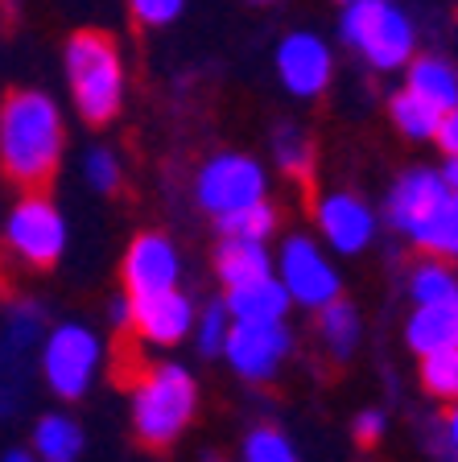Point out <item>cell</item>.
I'll use <instances>...</instances> for the list:
<instances>
[{
  "mask_svg": "<svg viewBox=\"0 0 458 462\" xmlns=\"http://www.w3.org/2000/svg\"><path fill=\"white\" fill-rule=\"evenodd\" d=\"M67 120L42 87H13L0 104V173L21 190H46L62 165Z\"/></svg>",
  "mask_w": 458,
  "mask_h": 462,
  "instance_id": "obj_1",
  "label": "cell"
},
{
  "mask_svg": "<svg viewBox=\"0 0 458 462\" xmlns=\"http://www.w3.org/2000/svg\"><path fill=\"white\" fill-rule=\"evenodd\" d=\"M70 104L91 128L112 125L125 107V54L104 29H75L62 46Z\"/></svg>",
  "mask_w": 458,
  "mask_h": 462,
  "instance_id": "obj_2",
  "label": "cell"
},
{
  "mask_svg": "<svg viewBox=\"0 0 458 462\" xmlns=\"http://www.w3.org/2000/svg\"><path fill=\"white\" fill-rule=\"evenodd\" d=\"M194 413H199V384L194 375L182 364H149L141 375L133 380V404H128V417H133V433L136 442L153 446V450H165L191 430Z\"/></svg>",
  "mask_w": 458,
  "mask_h": 462,
  "instance_id": "obj_3",
  "label": "cell"
},
{
  "mask_svg": "<svg viewBox=\"0 0 458 462\" xmlns=\"http://www.w3.org/2000/svg\"><path fill=\"white\" fill-rule=\"evenodd\" d=\"M339 38L372 70H405L417 54V25L397 0H351L339 13Z\"/></svg>",
  "mask_w": 458,
  "mask_h": 462,
  "instance_id": "obj_4",
  "label": "cell"
},
{
  "mask_svg": "<svg viewBox=\"0 0 458 462\" xmlns=\"http://www.w3.org/2000/svg\"><path fill=\"white\" fill-rule=\"evenodd\" d=\"M99 364H104V343L83 322H58L42 338V380L58 401H79L96 384Z\"/></svg>",
  "mask_w": 458,
  "mask_h": 462,
  "instance_id": "obj_5",
  "label": "cell"
},
{
  "mask_svg": "<svg viewBox=\"0 0 458 462\" xmlns=\"http://www.w3.org/2000/svg\"><path fill=\"white\" fill-rule=\"evenodd\" d=\"M5 248L29 269H54L67 252V219L46 190H25L5 215Z\"/></svg>",
  "mask_w": 458,
  "mask_h": 462,
  "instance_id": "obj_6",
  "label": "cell"
},
{
  "mask_svg": "<svg viewBox=\"0 0 458 462\" xmlns=\"http://www.w3.org/2000/svg\"><path fill=\"white\" fill-rule=\"evenodd\" d=\"M450 186L442 178V170H430V165H413L405 170L388 190V202H384V219L397 236H405L409 244H417L425 252L430 244L434 227H438L442 211H446L450 202Z\"/></svg>",
  "mask_w": 458,
  "mask_h": 462,
  "instance_id": "obj_7",
  "label": "cell"
},
{
  "mask_svg": "<svg viewBox=\"0 0 458 462\" xmlns=\"http://www.w3.org/2000/svg\"><path fill=\"white\" fill-rule=\"evenodd\" d=\"M268 199V170L252 153H215L199 165L194 173V202L210 219H220L228 211H239L248 202Z\"/></svg>",
  "mask_w": 458,
  "mask_h": 462,
  "instance_id": "obj_8",
  "label": "cell"
},
{
  "mask_svg": "<svg viewBox=\"0 0 458 462\" xmlns=\"http://www.w3.org/2000/svg\"><path fill=\"white\" fill-rule=\"evenodd\" d=\"M277 277L285 285V293L305 310H322L326 301L343 298V281L339 269L331 264V256L322 252V244L314 236H285L277 256Z\"/></svg>",
  "mask_w": 458,
  "mask_h": 462,
  "instance_id": "obj_9",
  "label": "cell"
},
{
  "mask_svg": "<svg viewBox=\"0 0 458 462\" xmlns=\"http://www.w3.org/2000/svg\"><path fill=\"white\" fill-rule=\"evenodd\" d=\"M273 67L277 79L294 99H322L331 91L334 79V50L322 33L314 29H294L277 42V54H273Z\"/></svg>",
  "mask_w": 458,
  "mask_h": 462,
  "instance_id": "obj_10",
  "label": "cell"
},
{
  "mask_svg": "<svg viewBox=\"0 0 458 462\" xmlns=\"http://www.w3.org/2000/svg\"><path fill=\"white\" fill-rule=\"evenodd\" d=\"M289 351H294V335L285 330V322H231L223 359L239 380L268 384L289 359Z\"/></svg>",
  "mask_w": 458,
  "mask_h": 462,
  "instance_id": "obj_11",
  "label": "cell"
},
{
  "mask_svg": "<svg viewBox=\"0 0 458 462\" xmlns=\"http://www.w3.org/2000/svg\"><path fill=\"white\" fill-rule=\"evenodd\" d=\"M120 277H125L128 298H153V293H170L182 281V256L170 236L162 231H141L125 248L120 260Z\"/></svg>",
  "mask_w": 458,
  "mask_h": 462,
  "instance_id": "obj_12",
  "label": "cell"
},
{
  "mask_svg": "<svg viewBox=\"0 0 458 462\" xmlns=\"http://www.w3.org/2000/svg\"><path fill=\"white\" fill-rule=\"evenodd\" d=\"M318 236L339 256H360L376 240V211L351 190H326L314 202Z\"/></svg>",
  "mask_w": 458,
  "mask_h": 462,
  "instance_id": "obj_13",
  "label": "cell"
},
{
  "mask_svg": "<svg viewBox=\"0 0 458 462\" xmlns=\"http://www.w3.org/2000/svg\"><path fill=\"white\" fill-rule=\"evenodd\" d=\"M133 330L149 346H178L186 335H194V301L182 289L133 298Z\"/></svg>",
  "mask_w": 458,
  "mask_h": 462,
  "instance_id": "obj_14",
  "label": "cell"
},
{
  "mask_svg": "<svg viewBox=\"0 0 458 462\" xmlns=\"http://www.w3.org/2000/svg\"><path fill=\"white\" fill-rule=\"evenodd\" d=\"M223 301H228L231 318L236 322H285L294 298L285 293L277 273H268L260 281H248V285L223 289Z\"/></svg>",
  "mask_w": 458,
  "mask_h": 462,
  "instance_id": "obj_15",
  "label": "cell"
},
{
  "mask_svg": "<svg viewBox=\"0 0 458 462\" xmlns=\"http://www.w3.org/2000/svg\"><path fill=\"white\" fill-rule=\"evenodd\" d=\"M405 343H409V351L417 359L458 346V301H442V306H413L409 322H405Z\"/></svg>",
  "mask_w": 458,
  "mask_h": 462,
  "instance_id": "obj_16",
  "label": "cell"
},
{
  "mask_svg": "<svg viewBox=\"0 0 458 462\" xmlns=\"http://www.w3.org/2000/svg\"><path fill=\"white\" fill-rule=\"evenodd\" d=\"M268 273H277V260H273L268 244L236 240V236H223L220 240V248H215V277L223 281V289L248 285V281H260Z\"/></svg>",
  "mask_w": 458,
  "mask_h": 462,
  "instance_id": "obj_17",
  "label": "cell"
},
{
  "mask_svg": "<svg viewBox=\"0 0 458 462\" xmlns=\"http://www.w3.org/2000/svg\"><path fill=\"white\" fill-rule=\"evenodd\" d=\"M405 87L417 91L425 104H434L438 112L458 107V70L454 62H446L442 54H413V62L405 67Z\"/></svg>",
  "mask_w": 458,
  "mask_h": 462,
  "instance_id": "obj_18",
  "label": "cell"
},
{
  "mask_svg": "<svg viewBox=\"0 0 458 462\" xmlns=\"http://www.w3.org/2000/svg\"><path fill=\"white\" fill-rule=\"evenodd\" d=\"M29 450L38 454V462H79V454H83V430L67 413H46L33 425V446Z\"/></svg>",
  "mask_w": 458,
  "mask_h": 462,
  "instance_id": "obj_19",
  "label": "cell"
},
{
  "mask_svg": "<svg viewBox=\"0 0 458 462\" xmlns=\"http://www.w3.org/2000/svg\"><path fill=\"white\" fill-rule=\"evenodd\" d=\"M42 335V310L33 306H13L0 322V380H9V372L33 351Z\"/></svg>",
  "mask_w": 458,
  "mask_h": 462,
  "instance_id": "obj_20",
  "label": "cell"
},
{
  "mask_svg": "<svg viewBox=\"0 0 458 462\" xmlns=\"http://www.w3.org/2000/svg\"><path fill=\"white\" fill-rule=\"evenodd\" d=\"M388 120H392V128H397L405 141L421 144V141H434V136H438L442 112L434 104H425L417 91L401 87V91H392L388 96Z\"/></svg>",
  "mask_w": 458,
  "mask_h": 462,
  "instance_id": "obj_21",
  "label": "cell"
},
{
  "mask_svg": "<svg viewBox=\"0 0 458 462\" xmlns=\"http://www.w3.org/2000/svg\"><path fill=\"white\" fill-rule=\"evenodd\" d=\"M318 314V343H322V351L331 359H347L355 351V343H360V310L351 306V301L334 298L326 301L322 310H314Z\"/></svg>",
  "mask_w": 458,
  "mask_h": 462,
  "instance_id": "obj_22",
  "label": "cell"
},
{
  "mask_svg": "<svg viewBox=\"0 0 458 462\" xmlns=\"http://www.w3.org/2000/svg\"><path fill=\"white\" fill-rule=\"evenodd\" d=\"M268 149H273V165L285 170L289 178H305V173L314 170V141H310V133L297 120H281L273 128Z\"/></svg>",
  "mask_w": 458,
  "mask_h": 462,
  "instance_id": "obj_23",
  "label": "cell"
},
{
  "mask_svg": "<svg viewBox=\"0 0 458 462\" xmlns=\"http://www.w3.org/2000/svg\"><path fill=\"white\" fill-rule=\"evenodd\" d=\"M409 298L413 306H442V301H458V277L450 269V260L425 256L409 277Z\"/></svg>",
  "mask_w": 458,
  "mask_h": 462,
  "instance_id": "obj_24",
  "label": "cell"
},
{
  "mask_svg": "<svg viewBox=\"0 0 458 462\" xmlns=\"http://www.w3.org/2000/svg\"><path fill=\"white\" fill-rule=\"evenodd\" d=\"M215 227H220V236H236V240H260V244H268L273 236H277V227H281V215H277V207H273L268 199H260V202L239 207V211L220 215V219H215Z\"/></svg>",
  "mask_w": 458,
  "mask_h": 462,
  "instance_id": "obj_25",
  "label": "cell"
},
{
  "mask_svg": "<svg viewBox=\"0 0 458 462\" xmlns=\"http://www.w3.org/2000/svg\"><path fill=\"white\" fill-rule=\"evenodd\" d=\"M421 388H425L434 401H446V404L458 401V346L421 359Z\"/></svg>",
  "mask_w": 458,
  "mask_h": 462,
  "instance_id": "obj_26",
  "label": "cell"
},
{
  "mask_svg": "<svg viewBox=\"0 0 458 462\" xmlns=\"http://www.w3.org/2000/svg\"><path fill=\"white\" fill-rule=\"evenodd\" d=\"M79 170H83V182L96 194H116L120 182H125V165H120L116 149H107V144H91L83 153V165H79Z\"/></svg>",
  "mask_w": 458,
  "mask_h": 462,
  "instance_id": "obj_27",
  "label": "cell"
},
{
  "mask_svg": "<svg viewBox=\"0 0 458 462\" xmlns=\"http://www.w3.org/2000/svg\"><path fill=\"white\" fill-rule=\"evenodd\" d=\"M231 310L228 301H210L194 314V338H199V351L202 356H223V346H228V335H231Z\"/></svg>",
  "mask_w": 458,
  "mask_h": 462,
  "instance_id": "obj_28",
  "label": "cell"
},
{
  "mask_svg": "<svg viewBox=\"0 0 458 462\" xmlns=\"http://www.w3.org/2000/svg\"><path fill=\"white\" fill-rule=\"evenodd\" d=\"M244 462H302L281 430L273 425H257V430L244 438Z\"/></svg>",
  "mask_w": 458,
  "mask_h": 462,
  "instance_id": "obj_29",
  "label": "cell"
},
{
  "mask_svg": "<svg viewBox=\"0 0 458 462\" xmlns=\"http://www.w3.org/2000/svg\"><path fill=\"white\" fill-rule=\"evenodd\" d=\"M425 256H442V260H450V264L458 260V194H450L446 211H442L430 244H425Z\"/></svg>",
  "mask_w": 458,
  "mask_h": 462,
  "instance_id": "obj_30",
  "label": "cell"
},
{
  "mask_svg": "<svg viewBox=\"0 0 458 462\" xmlns=\"http://www.w3.org/2000/svg\"><path fill=\"white\" fill-rule=\"evenodd\" d=\"M186 0H128V13H133L136 25L145 29H165L182 17Z\"/></svg>",
  "mask_w": 458,
  "mask_h": 462,
  "instance_id": "obj_31",
  "label": "cell"
},
{
  "mask_svg": "<svg viewBox=\"0 0 458 462\" xmlns=\"http://www.w3.org/2000/svg\"><path fill=\"white\" fill-rule=\"evenodd\" d=\"M384 413L380 409H363V413H355V421H351V430H355V442L360 446H376L380 442V433H384Z\"/></svg>",
  "mask_w": 458,
  "mask_h": 462,
  "instance_id": "obj_32",
  "label": "cell"
},
{
  "mask_svg": "<svg viewBox=\"0 0 458 462\" xmlns=\"http://www.w3.org/2000/svg\"><path fill=\"white\" fill-rule=\"evenodd\" d=\"M438 149L446 157H458V107H450V112H442V125H438Z\"/></svg>",
  "mask_w": 458,
  "mask_h": 462,
  "instance_id": "obj_33",
  "label": "cell"
},
{
  "mask_svg": "<svg viewBox=\"0 0 458 462\" xmlns=\"http://www.w3.org/2000/svg\"><path fill=\"white\" fill-rule=\"evenodd\" d=\"M107 318H112L116 330H133V298H128V293H116L112 306H107Z\"/></svg>",
  "mask_w": 458,
  "mask_h": 462,
  "instance_id": "obj_34",
  "label": "cell"
},
{
  "mask_svg": "<svg viewBox=\"0 0 458 462\" xmlns=\"http://www.w3.org/2000/svg\"><path fill=\"white\" fill-rule=\"evenodd\" d=\"M446 442H450V450L458 454V401L450 404V413H446Z\"/></svg>",
  "mask_w": 458,
  "mask_h": 462,
  "instance_id": "obj_35",
  "label": "cell"
},
{
  "mask_svg": "<svg viewBox=\"0 0 458 462\" xmlns=\"http://www.w3.org/2000/svg\"><path fill=\"white\" fill-rule=\"evenodd\" d=\"M0 462H38V454L29 450V446H13V450L0 454Z\"/></svg>",
  "mask_w": 458,
  "mask_h": 462,
  "instance_id": "obj_36",
  "label": "cell"
},
{
  "mask_svg": "<svg viewBox=\"0 0 458 462\" xmlns=\"http://www.w3.org/2000/svg\"><path fill=\"white\" fill-rule=\"evenodd\" d=\"M442 178H446V186L458 194V157H446V165H442Z\"/></svg>",
  "mask_w": 458,
  "mask_h": 462,
  "instance_id": "obj_37",
  "label": "cell"
},
{
  "mask_svg": "<svg viewBox=\"0 0 458 462\" xmlns=\"http://www.w3.org/2000/svg\"><path fill=\"white\" fill-rule=\"evenodd\" d=\"M207 462H228V458H220V454H210V458Z\"/></svg>",
  "mask_w": 458,
  "mask_h": 462,
  "instance_id": "obj_38",
  "label": "cell"
},
{
  "mask_svg": "<svg viewBox=\"0 0 458 462\" xmlns=\"http://www.w3.org/2000/svg\"><path fill=\"white\" fill-rule=\"evenodd\" d=\"M252 5H273V0H252Z\"/></svg>",
  "mask_w": 458,
  "mask_h": 462,
  "instance_id": "obj_39",
  "label": "cell"
},
{
  "mask_svg": "<svg viewBox=\"0 0 458 462\" xmlns=\"http://www.w3.org/2000/svg\"><path fill=\"white\" fill-rule=\"evenodd\" d=\"M334 5H351V0H334Z\"/></svg>",
  "mask_w": 458,
  "mask_h": 462,
  "instance_id": "obj_40",
  "label": "cell"
}]
</instances>
